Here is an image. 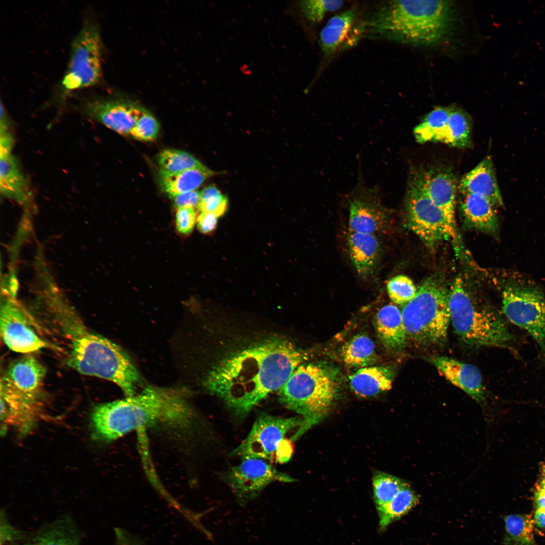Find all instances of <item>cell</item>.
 Masks as SVG:
<instances>
[{
    "label": "cell",
    "mask_w": 545,
    "mask_h": 545,
    "mask_svg": "<svg viewBox=\"0 0 545 545\" xmlns=\"http://www.w3.org/2000/svg\"><path fill=\"white\" fill-rule=\"evenodd\" d=\"M533 519L538 527L545 529V510H536Z\"/></svg>",
    "instance_id": "45"
},
{
    "label": "cell",
    "mask_w": 545,
    "mask_h": 545,
    "mask_svg": "<svg viewBox=\"0 0 545 545\" xmlns=\"http://www.w3.org/2000/svg\"><path fill=\"white\" fill-rule=\"evenodd\" d=\"M349 211L350 232L375 235L388 225L389 211L381 203L377 188L360 181L350 194Z\"/></svg>",
    "instance_id": "13"
},
{
    "label": "cell",
    "mask_w": 545,
    "mask_h": 545,
    "mask_svg": "<svg viewBox=\"0 0 545 545\" xmlns=\"http://www.w3.org/2000/svg\"><path fill=\"white\" fill-rule=\"evenodd\" d=\"M301 417H283L261 413L256 418L245 439L230 455L242 459L254 458L285 463L293 453L287 434L302 424Z\"/></svg>",
    "instance_id": "8"
},
{
    "label": "cell",
    "mask_w": 545,
    "mask_h": 545,
    "mask_svg": "<svg viewBox=\"0 0 545 545\" xmlns=\"http://www.w3.org/2000/svg\"><path fill=\"white\" fill-rule=\"evenodd\" d=\"M157 163L160 170L171 174L205 167L190 153L175 149L162 150L158 154Z\"/></svg>",
    "instance_id": "33"
},
{
    "label": "cell",
    "mask_w": 545,
    "mask_h": 545,
    "mask_svg": "<svg viewBox=\"0 0 545 545\" xmlns=\"http://www.w3.org/2000/svg\"><path fill=\"white\" fill-rule=\"evenodd\" d=\"M14 140L11 133L0 135V190L8 198L20 202L31 195L28 178L13 154Z\"/></svg>",
    "instance_id": "17"
},
{
    "label": "cell",
    "mask_w": 545,
    "mask_h": 545,
    "mask_svg": "<svg viewBox=\"0 0 545 545\" xmlns=\"http://www.w3.org/2000/svg\"><path fill=\"white\" fill-rule=\"evenodd\" d=\"M54 318L68 341L67 363L69 367L82 374L116 384L127 397L136 394L140 375L129 357L119 347L90 331L71 310H57Z\"/></svg>",
    "instance_id": "4"
},
{
    "label": "cell",
    "mask_w": 545,
    "mask_h": 545,
    "mask_svg": "<svg viewBox=\"0 0 545 545\" xmlns=\"http://www.w3.org/2000/svg\"><path fill=\"white\" fill-rule=\"evenodd\" d=\"M304 359L290 341L268 336L228 352L210 369L203 385L242 418L279 390Z\"/></svg>",
    "instance_id": "1"
},
{
    "label": "cell",
    "mask_w": 545,
    "mask_h": 545,
    "mask_svg": "<svg viewBox=\"0 0 545 545\" xmlns=\"http://www.w3.org/2000/svg\"><path fill=\"white\" fill-rule=\"evenodd\" d=\"M451 108L439 107L431 111L414 129L416 140L420 143L432 141L447 125Z\"/></svg>",
    "instance_id": "34"
},
{
    "label": "cell",
    "mask_w": 545,
    "mask_h": 545,
    "mask_svg": "<svg viewBox=\"0 0 545 545\" xmlns=\"http://www.w3.org/2000/svg\"><path fill=\"white\" fill-rule=\"evenodd\" d=\"M431 363L450 383L478 402L484 399V389L480 371L475 366L445 356H437Z\"/></svg>",
    "instance_id": "19"
},
{
    "label": "cell",
    "mask_w": 545,
    "mask_h": 545,
    "mask_svg": "<svg viewBox=\"0 0 545 545\" xmlns=\"http://www.w3.org/2000/svg\"><path fill=\"white\" fill-rule=\"evenodd\" d=\"M194 416L183 392L149 386L137 395L95 406L91 425L94 439L109 442L156 424L186 427Z\"/></svg>",
    "instance_id": "2"
},
{
    "label": "cell",
    "mask_w": 545,
    "mask_h": 545,
    "mask_svg": "<svg viewBox=\"0 0 545 545\" xmlns=\"http://www.w3.org/2000/svg\"><path fill=\"white\" fill-rule=\"evenodd\" d=\"M196 220L194 208L183 207L177 208L176 214V227L179 233L188 235L192 231Z\"/></svg>",
    "instance_id": "40"
},
{
    "label": "cell",
    "mask_w": 545,
    "mask_h": 545,
    "mask_svg": "<svg viewBox=\"0 0 545 545\" xmlns=\"http://www.w3.org/2000/svg\"><path fill=\"white\" fill-rule=\"evenodd\" d=\"M471 122L463 112L451 108L448 123L432 142H440L451 146L464 148L471 143Z\"/></svg>",
    "instance_id": "29"
},
{
    "label": "cell",
    "mask_w": 545,
    "mask_h": 545,
    "mask_svg": "<svg viewBox=\"0 0 545 545\" xmlns=\"http://www.w3.org/2000/svg\"><path fill=\"white\" fill-rule=\"evenodd\" d=\"M388 296L395 304L404 305L416 295L417 288L408 277L399 275L391 279L387 285Z\"/></svg>",
    "instance_id": "36"
},
{
    "label": "cell",
    "mask_w": 545,
    "mask_h": 545,
    "mask_svg": "<svg viewBox=\"0 0 545 545\" xmlns=\"http://www.w3.org/2000/svg\"><path fill=\"white\" fill-rule=\"evenodd\" d=\"M458 190L459 193H472L484 197L495 206L503 205L493 161L489 156L485 157L463 177Z\"/></svg>",
    "instance_id": "21"
},
{
    "label": "cell",
    "mask_w": 545,
    "mask_h": 545,
    "mask_svg": "<svg viewBox=\"0 0 545 545\" xmlns=\"http://www.w3.org/2000/svg\"><path fill=\"white\" fill-rule=\"evenodd\" d=\"M356 20L354 9L346 10L329 20L319 34V45L324 59L331 58L351 32L358 36L357 30H353L357 26Z\"/></svg>",
    "instance_id": "25"
},
{
    "label": "cell",
    "mask_w": 545,
    "mask_h": 545,
    "mask_svg": "<svg viewBox=\"0 0 545 545\" xmlns=\"http://www.w3.org/2000/svg\"><path fill=\"white\" fill-rule=\"evenodd\" d=\"M505 545H534L533 517L529 514H513L505 518Z\"/></svg>",
    "instance_id": "32"
},
{
    "label": "cell",
    "mask_w": 545,
    "mask_h": 545,
    "mask_svg": "<svg viewBox=\"0 0 545 545\" xmlns=\"http://www.w3.org/2000/svg\"><path fill=\"white\" fill-rule=\"evenodd\" d=\"M418 502L417 496L408 485L388 503L376 507L380 530L384 531L389 524L404 515Z\"/></svg>",
    "instance_id": "31"
},
{
    "label": "cell",
    "mask_w": 545,
    "mask_h": 545,
    "mask_svg": "<svg viewBox=\"0 0 545 545\" xmlns=\"http://www.w3.org/2000/svg\"><path fill=\"white\" fill-rule=\"evenodd\" d=\"M539 484L545 487V464L543 465L541 470V480Z\"/></svg>",
    "instance_id": "46"
},
{
    "label": "cell",
    "mask_w": 545,
    "mask_h": 545,
    "mask_svg": "<svg viewBox=\"0 0 545 545\" xmlns=\"http://www.w3.org/2000/svg\"><path fill=\"white\" fill-rule=\"evenodd\" d=\"M144 108L119 100H93L86 103L85 113L90 118L123 135H129Z\"/></svg>",
    "instance_id": "15"
},
{
    "label": "cell",
    "mask_w": 545,
    "mask_h": 545,
    "mask_svg": "<svg viewBox=\"0 0 545 545\" xmlns=\"http://www.w3.org/2000/svg\"><path fill=\"white\" fill-rule=\"evenodd\" d=\"M450 2L392 1L380 4L359 23L361 36L409 44H436L452 27Z\"/></svg>",
    "instance_id": "3"
},
{
    "label": "cell",
    "mask_w": 545,
    "mask_h": 545,
    "mask_svg": "<svg viewBox=\"0 0 545 545\" xmlns=\"http://www.w3.org/2000/svg\"><path fill=\"white\" fill-rule=\"evenodd\" d=\"M348 252L352 263L359 276L370 277L376 270L382 254V247L376 236L349 232Z\"/></svg>",
    "instance_id": "20"
},
{
    "label": "cell",
    "mask_w": 545,
    "mask_h": 545,
    "mask_svg": "<svg viewBox=\"0 0 545 545\" xmlns=\"http://www.w3.org/2000/svg\"><path fill=\"white\" fill-rule=\"evenodd\" d=\"M502 309L513 324L527 332L545 354V297L536 287L511 281L502 291Z\"/></svg>",
    "instance_id": "10"
},
{
    "label": "cell",
    "mask_w": 545,
    "mask_h": 545,
    "mask_svg": "<svg viewBox=\"0 0 545 545\" xmlns=\"http://www.w3.org/2000/svg\"><path fill=\"white\" fill-rule=\"evenodd\" d=\"M169 197L173 200L178 208L183 207L195 208L198 207L200 192L195 190Z\"/></svg>",
    "instance_id": "41"
},
{
    "label": "cell",
    "mask_w": 545,
    "mask_h": 545,
    "mask_svg": "<svg viewBox=\"0 0 545 545\" xmlns=\"http://www.w3.org/2000/svg\"><path fill=\"white\" fill-rule=\"evenodd\" d=\"M344 2L339 0H310L300 2V6L305 18L313 23L322 21L329 12L340 9Z\"/></svg>",
    "instance_id": "37"
},
{
    "label": "cell",
    "mask_w": 545,
    "mask_h": 545,
    "mask_svg": "<svg viewBox=\"0 0 545 545\" xmlns=\"http://www.w3.org/2000/svg\"><path fill=\"white\" fill-rule=\"evenodd\" d=\"M394 373L388 367L370 366L361 368L350 376L352 390L362 397L376 395L392 388Z\"/></svg>",
    "instance_id": "26"
},
{
    "label": "cell",
    "mask_w": 545,
    "mask_h": 545,
    "mask_svg": "<svg viewBox=\"0 0 545 545\" xmlns=\"http://www.w3.org/2000/svg\"><path fill=\"white\" fill-rule=\"evenodd\" d=\"M217 217L213 213L201 211L197 219L198 230L204 234L211 233L216 228Z\"/></svg>",
    "instance_id": "42"
},
{
    "label": "cell",
    "mask_w": 545,
    "mask_h": 545,
    "mask_svg": "<svg viewBox=\"0 0 545 545\" xmlns=\"http://www.w3.org/2000/svg\"><path fill=\"white\" fill-rule=\"evenodd\" d=\"M81 534L72 520L63 517L46 525L24 545H80Z\"/></svg>",
    "instance_id": "27"
},
{
    "label": "cell",
    "mask_w": 545,
    "mask_h": 545,
    "mask_svg": "<svg viewBox=\"0 0 545 545\" xmlns=\"http://www.w3.org/2000/svg\"><path fill=\"white\" fill-rule=\"evenodd\" d=\"M159 131V124L156 119L143 108L130 135L139 140L150 141L157 138Z\"/></svg>",
    "instance_id": "39"
},
{
    "label": "cell",
    "mask_w": 545,
    "mask_h": 545,
    "mask_svg": "<svg viewBox=\"0 0 545 545\" xmlns=\"http://www.w3.org/2000/svg\"><path fill=\"white\" fill-rule=\"evenodd\" d=\"M460 207L468 227L488 233H495L499 223L495 207L490 201L480 195L460 193Z\"/></svg>",
    "instance_id": "22"
},
{
    "label": "cell",
    "mask_w": 545,
    "mask_h": 545,
    "mask_svg": "<svg viewBox=\"0 0 545 545\" xmlns=\"http://www.w3.org/2000/svg\"><path fill=\"white\" fill-rule=\"evenodd\" d=\"M339 393L335 377L325 368L302 364L279 390L281 403L301 416L302 424L291 437L300 438L329 414Z\"/></svg>",
    "instance_id": "5"
},
{
    "label": "cell",
    "mask_w": 545,
    "mask_h": 545,
    "mask_svg": "<svg viewBox=\"0 0 545 545\" xmlns=\"http://www.w3.org/2000/svg\"><path fill=\"white\" fill-rule=\"evenodd\" d=\"M101 41L97 26L85 24L74 38L62 84L70 91L96 85L101 76Z\"/></svg>",
    "instance_id": "11"
},
{
    "label": "cell",
    "mask_w": 545,
    "mask_h": 545,
    "mask_svg": "<svg viewBox=\"0 0 545 545\" xmlns=\"http://www.w3.org/2000/svg\"><path fill=\"white\" fill-rule=\"evenodd\" d=\"M405 207L407 227L428 246L457 238L442 210L425 192L417 171L409 181Z\"/></svg>",
    "instance_id": "9"
},
{
    "label": "cell",
    "mask_w": 545,
    "mask_h": 545,
    "mask_svg": "<svg viewBox=\"0 0 545 545\" xmlns=\"http://www.w3.org/2000/svg\"><path fill=\"white\" fill-rule=\"evenodd\" d=\"M417 173L425 192L442 210L450 226L456 232L457 181L455 175L451 170L441 167L420 170Z\"/></svg>",
    "instance_id": "16"
},
{
    "label": "cell",
    "mask_w": 545,
    "mask_h": 545,
    "mask_svg": "<svg viewBox=\"0 0 545 545\" xmlns=\"http://www.w3.org/2000/svg\"><path fill=\"white\" fill-rule=\"evenodd\" d=\"M450 321L456 334L465 343L474 346L505 347L513 339L502 317L481 304L457 277L449 289Z\"/></svg>",
    "instance_id": "7"
},
{
    "label": "cell",
    "mask_w": 545,
    "mask_h": 545,
    "mask_svg": "<svg viewBox=\"0 0 545 545\" xmlns=\"http://www.w3.org/2000/svg\"><path fill=\"white\" fill-rule=\"evenodd\" d=\"M45 373L43 364L28 354L13 361L1 380L19 393L38 400Z\"/></svg>",
    "instance_id": "18"
},
{
    "label": "cell",
    "mask_w": 545,
    "mask_h": 545,
    "mask_svg": "<svg viewBox=\"0 0 545 545\" xmlns=\"http://www.w3.org/2000/svg\"><path fill=\"white\" fill-rule=\"evenodd\" d=\"M377 337L388 350L396 352L403 349L407 341L401 311L393 304L383 306L375 317Z\"/></svg>",
    "instance_id": "24"
},
{
    "label": "cell",
    "mask_w": 545,
    "mask_h": 545,
    "mask_svg": "<svg viewBox=\"0 0 545 545\" xmlns=\"http://www.w3.org/2000/svg\"><path fill=\"white\" fill-rule=\"evenodd\" d=\"M214 172L207 167L171 174L159 170L158 180L162 190L169 195L195 190Z\"/></svg>",
    "instance_id": "28"
},
{
    "label": "cell",
    "mask_w": 545,
    "mask_h": 545,
    "mask_svg": "<svg viewBox=\"0 0 545 545\" xmlns=\"http://www.w3.org/2000/svg\"><path fill=\"white\" fill-rule=\"evenodd\" d=\"M0 329L2 338L12 351L28 354L49 346L33 330L24 313L12 303L1 307Z\"/></svg>",
    "instance_id": "14"
},
{
    "label": "cell",
    "mask_w": 545,
    "mask_h": 545,
    "mask_svg": "<svg viewBox=\"0 0 545 545\" xmlns=\"http://www.w3.org/2000/svg\"><path fill=\"white\" fill-rule=\"evenodd\" d=\"M227 205V197L214 185L205 187L200 192L198 207L201 211L212 213L219 217L225 212Z\"/></svg>",
    "instance_id": "38"
},
{
    "label": "cell",
    "mask_w": 545,
    "mask_h": 545,
    "mask_svg": "<svg viewBox=\"0 0 545 545\" xmlns=\"http://www.w3.org/2000/svg\"><path fill=\"white\" fill-rule=\"evenodd\" d=\"M116 545H142L141 543L126 530L115 528Z\"/></svg>",
    "instance_id": "43"
},
{
    "label": "cell",
    "mask_w": 545,
    "mask_h": 545,
    "mask_svg": "<svg viewBox=\"0 0 545 545\" xmlns=\"http://www.w3.org/2000/svg\"><path fill=\"white\" fill-rule=\"evenodd\" d=\"M408 484L392 475L378 472L373 478V497L376 507L390 501Z\"/></svg>",
    "instance_id": "35"
},
{
    "label": "cell",
    "mask_w": 545,
    "mask_h": 545,
    "mask_svg": "<svg viewBox=\"0 0 545 545\" xmlns=\"http://www.w3.org/2000/svg\"><path fill=\"white\" fill-rule=\"evenodd\" d=\"M449 290L440 276L432 275L417 288L401 311L407 340L422 346L441 345L450 322Z\"/></svg>",
    "instance_id": "6"
},
{
    "label": "cell",
    "mask_w": 545,
    "mask_h": 545,
    "mask_svg": "<svg viewBox=\"0 0 545 545\" xmlns=\"http://www.w3.org/2000/svg\"><path fill=\"white\" fill-rule=\"evenodd\" d=\"M536 510H545V487L538 484L534 494Z\"/></svg>",
    "instance_id": "44"
},
{
    "label": "cell",
    "mask_w": 545,
    "mask_h": 545,
    "mask_svg": "<svg viewBox=\"0 0 545 545\" xmlns=\"http://www.w3.org/2000/svg\"><path fill=\"white\" fill-rule=\"evenodd\" d=\"M221 476L241 505L258 497L273 482L295 481L288 474L277 470L270 462L254 458L242 459L239 464L222 472Z\"/></svg>",
    "instance_id": "12"
},
{
    "label": "cell",
    "mask_w": 545,
    "mask_h": 545,
    "mask_svg": "<svg viewBox=\"0 0 545 545\" xmlns=\"http://www.w3.org/2000/svg\"><path fill=\"white\" fill-rule=\"evenodd\" d=\"M1 399L2 419L27 429L37 414L38 400L18 393L2 380Z\"/></svg>",
    "instance_id": "23"
},
{
    "label": "cell",
    "mask_w": 545,
    "mask_h": 545,
    "mask_svg": "<svg viewBox=\"0 0 545 545\" xmlns=\"http://www.w3.org/2000/svg\"><path fill=\"white\" fill-rule=\"evenodd\" d=\"M341 355L344 363L351 367L369 366L376 360L374 343L364 334H358L346 343Z\"/></svg>",
    "instance_id": "30"
}]
</instances>
